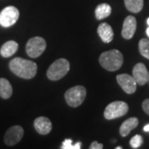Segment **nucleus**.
Listing matches in <instances>:
<instances>
[{
  "label": "nucleus",
  "mask_w": 149,
  "mask_h": 149,
  "mask_svg": "<svg viewBox=\"0 0 149 149\" xmlns=\"http://www.w3.org/2000/svg\"><path fill=\"white\" fill-rule=\"evenodd\" d=\"M9 69L17 76L29 80L35 77L37 72V64L30 60L16 57L11 60L9 62Z\"/></svg>",
  "instance_id": "f257e3e1"
},
{
  "label": "nucleus",
  "mask_w": 149,
  "mask_h": 149,
  "mask_svg": "<svg viewBox=\"0 0 149 149\" xmlns=\"http://www.w3.org/2000/svg\"><path fill=\"white\" fill-rule=\"evenodd\" d=\"M100 64L109 71H116L121 68L123 63V54L116 49L104 52L99 58Z\"/></svg>",
  "instance_id": "f03ea898"
},
{
  "label": "nucleus",
  "mask_w": 149,
  "mask_h": 149,
  "mask_svg": "<svg viewBox=\"0 0 149 149\" xmlns=\"http://www.w3.org/2000/svg\"><path fill=\"white\" fill-rule=\"evenodd\" d=\"M70 63L65 58H60L55 61L51 65L47 71V75L49 80L56 81L61 80L69 72Z\"/></svg>",
  "instance_id": "7ed1b4c3"
},
{
  "label": "nucleus",
  "mask_w": 149,
  "mask_h": 149,
  "mask_svg": "<svg viewBox=\"0 0 149 149\" xmlns=\"http://www.w3.org/2000/svg\"><path fill=\"white\" fill-rule=\"evenodd\" d=\"M86 97V89L83 85H75L65 93V100L70 107H79Z\"/></svg>",
  "instance_id": "20e7f679"
},
{
  "label": "nucleus",
  "mask_w": 149,
  "mask_h": 149,
  "mask_svg": "<svg viewBox=\"0 0 149 149\" xmlns=\"http://www.w3.org/2000/svg\"><path fill=\"white\" fill-rule=\"evenodd\" d=\"M128 111V105L123 101H114L108 104L104 109V116L108 120L123 117Z\"/></svg>",
  "instance_id": "39448f33"
},
{
  "label": "nucleus",
  "mask_w": 149,
  "mask_h": 149,
  "mask_svg": "<svg viewBox=\"0 0 149 149\" xmlns=\"http://www.w3.org/2000/svg\"><path fill=\"white\" fill-rule=\"evenodd\" d=\"M47 42L45 39L41 37H34L30 38L26 44L27 54L32 58L39 57L45 52Z\"/></svg>",
  "instance_id": "423d86ee"
},
{
  "label": "nucleus",
  "mask_w": 149,
  "mask_h": 149,
  "mask_svg": "<svg viewBox=\"0 0 149 149\" xmlns=\"http://www.w3.org/2000/svg\"><path fill=\"white\" fill-rule=\"evenodd\" d=\"M19 18V11L14 6H8L0 13V25L9 27L14 25Z\"/></svg>",
  "instance_id": "0eeeda50"
},
{
  "label": "nucleus",
  "mask_w": 149,
  "mask_h": 149,
  "mask_svg": "<svg viewBox=\"0 0 149 149\" xmlns=\"http://www.w3.org/2000/svg\"><path fill=\"white\" fill-rule=\"evenodd\" d=\"M24 130L20 125H14L9 128L4 135V143L7 146H14L22 139Z\"/></svg>",
  "instance_id": "6e6552de"
},
{
  "label": "nucleus",
  "mask_w": 149,
  "mask_h": 149,
  "mask_svg": "<svg viewBox=\"0 0 149 149\" xmlns=\"http://www.w3.org/2000/svg\"><path fill=\"white\" fill-rule=\"evenodd\" d=\"M116 80L120 87L127 94L132 95L137 90V82L133 75L128 74H118Z\"/></svg>",
  "instance_id": "1a4fd4ad"
},
{
  "label": "nucleus",
  "mask_w": 149,
  "mask_h": 149,
  "mask_svg": "<svg viewBox=\"0 0 149 149\" xmlns=\"http://www.w3.org/2000/svg\"><path fill=\"white\" fill-rule=\"evenodd\" d=\"M133 77L139 85H146L149 81V72L143 63H138L133 69Z\"/></svg>",
  "instance_id": "9d476101"
},
{
  "label": "nucleus",
  "mask_w": 149,
  "mask_h": 149,
  "mask_svg": "<svg viewBox=\"0 0 149 149\" xmlns=\"http://www.w3.org/2000/svg\"><path fill=\"white\" fill-rule=\"evenodd\" d=\"M137 29V20L133 16L129 15L123 22L122 29V36L124 39L129 40L134 36Z\"/></svg>",
  "instance_id": "9b49d317"
},
{
  "label": "nucleus",
  "mask_w": 149,
  "mask_h": 149,
  "mask_svg": "<svg viewBox=\"0 0 149 149\" xmlns=\"http://www.w3.org/2000/svg\"><path fill=\"white\" fill-rule=\"evenodd\" d=\"M34 128L39 134L47 135L52 129V123L47 117H38L34 120Z\"/></svg>",
  "instance_id": "f8f14e48"
},
{
  "label": "nucleus",
  "mask_w": 149,
  "mask_h": 149,
  "mask_svg": "<svg viewBox=\"0 0 149 149\" xmlns=\"http://www.w3.org/2000/svg\"><path fill=\"white\" fill-rule=\"evenodd\" d=\"M97 32L99 36L100 37L101 40L105 43L111 42L113 39V31L112 29L111 26L107 23V22H103L99 25Z\"/></svg>",
  "instance_id": "ddd939ff"
},
{
  "label": "nucleus",
  "mask_w": 149,
  "mask_h": 149,
  "mask_svg": "<svg viewBox=\"0 0 149 149\" xmlns=\"http://www.w3.org/2000/svg\"><path fill=\"white\" fill-rule=\"evenodd\" d=\"M139 119L137 118L133 117L128 118L123 123L119 128V133L122 137H127L130 132L139 125Z\"/></svg>",
  "instance_id": "4468645a"
},
{
  "label": "nucleus",
  "mask_w": 149,
  "mask_h": 149,
  "mask_svg": "<svg viewBox=\"0 0 149 149\" xmlns=\"http://www.w3.org/2000/svg\"><path fill=\"white\" fill-rule=\"evenodd\" d=\"M17 49H18V44L15 41H8L1 47L0 54L3 57L8 58L16 53Z\"/></svg>",
  "instance_id": "2eb2a0df"
},
{
  "label": "nucleus",
  "mask_w": 149,
  "mask_h": 149,
  "mask_svg": "<svg viewBox=\"0 0 149 149\" xmlns=\"http://www.w3.org/2000/svg\"><path fill=\"white\" fill-rule=\"evenodd\" d=\"M13 95V87L5 78H0V97L3 100L9 99Z\"/></svg>",
  "instance_id": "dca6fc26"
},
{
  "label": "nucleus",
  "mask_w": 149,
  "mask_h": 149,
  "mask_svg": "<svg viewBox=\"0 0 149 149\" xmlns=\"http://www.w3.org/2000/svg\"><path fill=\"white\" fill-rule=\"evenodd\" d=\"M111 7L107 3H100L96 7L95 17L98 20L106 18L111 14Z\"/></svg>",
  "instance_id": "f3484780"
},
{
  "label": "nucleus",
  "mask_w": 149,
  "mask_h": 149,
  "mask_svg": "<svg viewBox=\"0 0 149 149\" xmlns=\"http://www.w3.org/2000/svg\"><path fill=\"white\" fill-rule=\"evenodd\" d=\"M124 4L129 12L138 13L143 8V0H124Z\"/></svg>",
  "instance_id": "a211bd4d"
},
{
  "label": "nucleus",
  "mask_w": 149,
  "mask_h": 149,
  "mask_svg": "<svg viewBox=\"0 0 149 149\" xmlns=\"http://www.w3.org/2000/svg\"><path fill=\"white\" fill-rule=\"evenodd\" d=\"M139 49L140 54L149 60V40L143 38L139 41Z\"/></svg>",
  "instance_id": "6ab92c4d"
},
{
  "label": "nucleus",
  "mask_w": 149,
  "mask_h": 149,
  "mask_svg": "<svg viewBox=\"0 0 149 149\" xmlns=\"http://www.w3.org/2000/svg\"><path fill=\"white\" fill-rule=\"evenodd\" d=\"M143 143V139L141 135H135L130 140V145L133 148H139V147Z\"/></svg>",
  "instance_id": "aec40b11"
},
{
  "label": "nucleus",
  "mask_w": 149,
  "mask_h": 149,
  "mask_svg": "<svg viewBox=\"0 0 149 149\" xmlns=\"http://www.w3.org/2000/svg\"><path fill=\"white\" fill-rule=\"evenodd\" d=\"M81 148V143H77L74 145H72V140L71 139H65L62 143V149H80Z\"/></svg>",
  "instance_id": "412c9836"
},
{
  "label": "nucleus",
  "mask_w": 149,
  "mask_h": 149,
  "mask_svg": "<svg viewBox=\"0 0 149 149\" xmlns=\"http://www.w3.org/2000/svg\"><path fill=\"white\" fill-rule=\"evenodd\" d=\"M142 107H143V111L145 112L148 115H149V99H147V100H145L143 102Z\"/></svg>",
  "instance_id": "4be33fe9"
},
{
  "label": "nucleus",
  "mask_w": 149,
  "mask_h": 149,
  "mask_svg": "<svg viewBox=\"0 0 149 149\" xmlns=\"http://www.w3.org/2000/svg\"><path fill=\"white\" fill-rule=\"evenodd\" d=\"M104 148V145L102 143H99L97 141H94L90 146L91 149H102Z\"/></svg>",
  "instance_id": "5701e85b"
},
{
  "label": "nucleus",
  "mask_w": 149,
  "mask_h": 149,
  "mask_svg": "<svg viewBox=\"0 0 149 149\" xmlns=\"http://www.w3.org/2000/svg\"><path fill=\"white\" fill-rule=\"evenodd\" d=\"M143 130L145 132H148L149 133V124H147L146 126H144Z\"/></svg>",
  "instance_id": "b1692460"
},
{
  "label": "nucleus",
  "mask_w": 149,
  "mask_h": 149,
  "mask_svg": "<svg viewBox=\"0 0 149 149\" xmlns=\"http://www.w3.org/2000/svg\"><path fill=\"white\" fill-rule=\"evenodd\" d=\"M146 33H147V35H148V37H149V27L147 28V30H146Z\"/></svg>",
  "instance_id": "393cba45"
},
{
  "label": "nucleus",
  "mask_w": 149,
  "mask_h": 149,
  "mask_svg": "<svg viewBox=\"0 0 149 149\" xmlns=\"http://www.w3.org/2000/svg\"><path fill=\"white\" fill-rule=\"evenodd\" d=\"M147 23H148V25L149 26V17L148 18V20H147Z\"/></svg>",
  "instance_id": "a878e982"
},
{
  "label": "nucleus",
  "mask_w": 149,
  "mask_h": 149,
  "mask_svg": "<svg viewBox=\"0 0 149 149\" xmlns=\"http://www.w3.org/2000/svg\"><path fill=\"white\" fill-rule=\"evenodd\" d=\"M123 148L122 147H117V148H116V149H122Z\"/></svg>",
  "instance_id": "bb28decb"
},
{
  "label": "nucleus",
  "mask_w": 149,
  "mask_h": 149,
  "mask_svg": "<svg viewBox=\"0 0 149 149\" xmlns=\"http://www.w3.org/2000/svg\"><path fill=\"white\" fill-rule=\"evenodd\" d=\"M148 82H149V81H148Z\"/></svg>",
  "instance_id": "cd10ccee"
}]
</instances>
